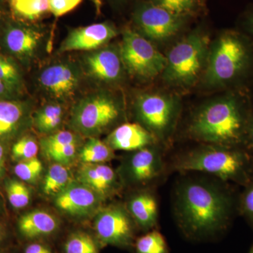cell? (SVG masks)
Returning a JSON list of instances; mask_svg holds the SVG:
<instances>
[{
    "label": "cell",
    "mask_w": 253,
    "mask_h": 253,
    "mask_svg": "<svg viewBox=\"0 0 253 253\" xmlns=\"http://www.w3.org/2000/svg\"><path fill=\"white\" fill-rule=\"evenodd\" d=\"M176 222L186 237L203 240L225 231L233 214V201L225 189L207 179H190L176 186Z\"/></svg>",
    "instance_id": "6da1fadb"
},
{
    "label": "cell",
    "mask_w": 253,
    "mask_h": 253,
    "mask_svg": "<svg viewBox=\"0 0 253 253\" xmlns=\"http://www.w3.org/2000/svg\"><path fill=\"white\" fill-rule=\"evenodd\" d=\"M251 120L244 103L231 95L205 105L195 115L189 130L207 144L239 148L249 137Z\"/></svg>",
    "instance_id": "7a4b0ae2"
},
{
    "label": "cell",
    "mask_w": 253,
    "mask_h": 253,
    "mask_svg": "<svg viewBox=\"0 0 253 253\" xmlns=\"http://www.w3.org/2000/svg\"><path fill=\"white\" fill-rule=\"evenodd\" d=\"M252 158L239 148L206 144L176 158L181 172L206 173L223 181L247 186L252 179Z\"/></svg>",
    "instance_id": "3957f363"
},
{
    "label": "cell",
    "mask_w": 253,
    "mask_h": 253,
    "mask_svg": "<svg viewBox=\"0 0 253 253\" xmlns=\"http://www.w3.org/2000/svg\"><path fill=\"white\" fill-rule=\"evenodd\" d=\"M253 54L249 43L237 32L221 35L211 49L205 81L211 86L231 84L249 71Z\"/></svg>",
    "instance_id": "277c9868"
},
{
    "label": "cell",
    "mask_w": 253,
    "mask_h": 253,
    "mask_svg": "<svg viewBox=\"0 0 253 253\" xmlns=\"http://www.w3.org/2000/svg\"><path fill=\"white\" fill-rule=\"evenodd\" d=\"M208 41L207 36L196 33L176 44L166 56L163 79L173 85L193 84L204 67Z\"/></svg>",
    "instance_id": "5b68a950"
},
{
    "label": "cell",
    "mask_w": 253,
    "mask_h": 253,
    "mask_svg": "<svg viewBox=\"0 0 253 253\" xmlns=\"http://www.w3.org/2000/svg\"><path fill=\"white\" fill-rule=\"evenodd\" d=\"M123 66L136 77L151 79L163 73L167 58L144 36L131 29L123 33L120 51Z\"/></svg>",
    "instance_id": "8992f818"
},
{
    "label": "cell",
    "mask_w": 253,
    "mask_h": 253,
    "mask_svg": "<svg viewBox=\"0 0 253 253\" xmlns=\"http://www.w3.org/2000/svg\"><path fill=\"white\" fill-rule=\"evenodd\" d=\"M121 110L111 96L102 93L86 96L75 107L72 126L85 135H96L117 121Z\"/></svg>",
    "instance_id": "52a82bcc"
},
{
    "label": "cell",
    "mask_w": 253,
    "mask_h": 253,
    "mask_svg": "<svg viewBox=\"0 0 253 253\" xmlns=\"http://www.w3.org/2000/svg\"><path fill=\"white\" fill-rule=\"evenodd\" d=\"M136 111L138 118L150 132L154 136L164 137L174 122L176 106L174 101L168 96L145 94L136 99Z\"/></svg>",
    "instance_id": "ba28073f"
},
{
    "label": "cell",
    "mask_w": 253,
    "mask_h": 253,
    "mask_svg": "<svg viewBox=\"0 0 253 253\" xmlns=\"http://www.w3.org/2000/svg\"><path fill=\"white\" fill-rule=\"evenodd\" d=\"M134 17L142 36L154 41L172 38L182 26L180 16L153 3L141 5L136 10Z\"/></svg>",
    "instance_id": "9c48e42d"
},
{
    "label": "cell",
    "mask_w": 253,
    "mask_h": 253,
    "mask_svg": "<svg viewBox=\"0 0 253 253\" xmlns=\"http://www.w3.org/2000/svg\"><path fill=\"white\" fill-rule=\"evenodd\" d=\"M95 229L98 238L105 244L126 246L132 241V222L126 211L120 207L101 211L96 217Z\"/></svg>",
    "instance_id": "30bf717a"
},
{
    "label": "cell",
    "mask_w": 253,
    "mask_h": 253,
    "mask_svg": "<svg viewBox=\"0 0 253 253\" xmlns=\"http://www.w3.org/2000/svg\"><path fill=\"white\" fill-rule=\"evenodd\" d=\"M116 28L109 23H94L70 32L60 51H91L99 49L117 36Z\"/></svg>",
    "instance_id": "8fae6325"
},
{
    "label": "cell",
    "mask_w": 253,
    "mask_h": 253,
    "mask_svg": "<svg viewBox=\"0 0 253 253\" xmlns=\"http://www.w3.org/2000/svg\"><path fill=\"white\" fill-rule=\"evenodd\" d=\"M39 81L42 87L51 96L65 99L74 94L79 84V76L71 65L56 63L41 73Z\"/></svg>",
    "instance_id": "7c38bea8"
},
{
    "label": "cell",
    "mask_w": 253,
    "mask_h": 253,
    "mask_svg": "<svg viewBox=\"0 0 253 253\" xmlns=\"http://www.w3.org/2000/svg\"><path fill=\"white\" fill-rule=\"evenodd\" d=\"M151 146L135 151L129 158L126 169L133 182L146 184L163 174V161L161 153Z\"/></svg>",
    "instance_id": "4fadbf2b"
},
{
    "label": "cell",
    "mask_w": 253,
    "mask_h": 253,
    "mask_svg": "<svg viewBox=\"0 0 253 253\" xmlns=\"http://www.w3.org/2000/svg\"><path fill=\"white\" fill-rule=\"evenodd\" d=\"M99 196L84 184H69L56 196L55 205L60 211L71 215H84L96 207Z\"/></svg>",
    "instance_id": "5bb4252c"
},
{
    "label": "cell",
    "mask_w": 253,
    "mask_h": 253,
    "mask_svg": "<svg viewBox=\"0 0 253 253\" xmlns=\"http://www.w3.org/2000/svg\"><path fill=\"white\" fill-rule=\"evenodd\" d=\"M123 66L120 52L113 48L96 49L85 58V66L89 76L106 83L118 81L121 78Z\"/></svg>",
    "instance_id": "9a60e30c"
},
{
    "label": "cell",
    "mask_w": 253,
    "mask_h": 253,
    "mask_svg": "<svg viewBox=\"0 0 253 253\" xmlns=\"http://www.w3.org/2000/svg\"><path fill=\"white\" fill-rule=\"evenodd\" d=\"M156 137L144 126L136 123H126L108 136L107 144L113 150L135 151L153 146Z\"/></svg>",
    "instance_id": "2e32d148"
},
{
    "label": "cell",
    "mask_w": 253,
    "mask_h": 253,
    "mask_svg": "<svg viewBox=\"0 0 253 253\" xmlns=\"http://www.w3.org/2000/svg\"><path fill=\"white\" fill-rule=\"evenodd\" d=\"M42 38V33L34 28L11 26L5 33L4 46L9 53L18 59H26L36 52Z\"/></svg>",
    "instance_id": "e0dca14e"
},
{
    "label": "cell",
    "mask_w": 253,
    "mask_h": 253,
    "mask_svg": "<svg viewBox=\"0 0 253 253\" xmlns=\"http://www.w3.org/2000/svg\"><path fill=\"white\" fill-rule=\"evenodd\" d=\"M41 145L46 158L56 163L66 165L76 157L78 139L71 131H59L42 138Z\"/></svg>",
    "instance_id": "ac0fdd59"
},
{
    "label": "cell",
    "mask_w": 253,
    "mask_h": 253,
    "mask_svg": "<svg viewBox=\"0 0 253 253\" xmlns=\"http://www.w3.org/2000/svg\"><path fill=\"white\" fill-rule=\"evenodd\" d=\"M78 179L99 196L109 194L116 186V173L112 168L99 163H84L78 172Z\"/></svg>",
    "instance_id": "d6986e66"
},
{
    "label": "cell",
    "mask_w": 253,
    "mask_h": 253,
    "mask_svg": "<svg viewBox=\"0 0 253 253\" xmlns=\"http://www.w3.org/2000/svg\"><path fill=\"white\" fill-rule=\"evenodd\" d=\"M58 228V221L50 213L34 211L21 216L18 221L20 234L28 239L49 235Z\"/></svg>",
    "instance_id": "ffe728a7"
},
{
    "label": "cell",
    "mask_w": 253,
    "mask_h": 253,
    "mask_svg": "<svg viewBox=\"0 0 253 253\" xmlns=\"http://www.w3.org/2000/svg\"><path fill=\"white\" fill-rule=\"evenodd\" d=\"M129 212L143 229H151L157 223L158 203L150 193L143 192L133 196L129 201Z\"/></svg>",
    "instance_id": "44dd1931"
},
{
    "label": "cell",
    "mask_w": 253,
    "mask_h": 253,
    "mask_svg": "<svg viewBox=\"0 0 253 253\" xmlns=\"http://www.w3.org/2000/svg\"><path fill=\"white\" fill-rule=\"evenodd\" d=\"M26 106L13 100H0V141L14 135L26 117Z\"/></svg>",
    "instance_id": "7402d4cb"
},
{
    "label": "cell",
    "mask_w": 253,
    "mask_h": 253,
    "mask_svg": "<svg viewBox=\"0 0 253 253\" xmlns=\"http://www.w3.org/2000/svg\"><path fill=\"white\" fill-rule=\"evenodd\" d=\"M10 9L16 17L36 21L49 11L48 0H9Z\"/></svg>",
    "instance_id": "603a6c76"
},
{
    "label": "cell",
    "mask_w": 253,
    "mask_h": 253,
    "mask_svg": "<svg viewBox=\"0 0 253 253\" xmlns=\"http://www.w3.org/2000/svg\"><path fill=\"white\" fill-rule=\"evenodd\" d=\"M63 116L62 106L58 104H49L38 110L34 118L37 129L42 133L56 130L61 125Z\"/></svg>",
    "instance_id": "cb8c5ba5"
},
{
    "label": "cell",
    "mask_w": 253,
    "mask_h": 253,
    "mask_svg": "<svg viewBox=\"0 0 253 253\" xmlns=\"http://www.w3.org/2000/svg\"><path fill=\"white\" fill-rule=\"evenodd\" d=\"M71 174L64 165L53 164L46 172L43 192L46 195H58L66 189L71 181Z\"/></svg>",
    "instance_id": "d4e9b609"
},
{
    "label": "cell",
    "mask_w": 253,
    "mask_h": 253,
    "mask_svg": "<svg viewBox=\"0 0 253 253\" xmlns=\"http://www.w3.org/2000/svg\"><path fill=\"white\" fill-rule=\"evenodd\" d=\"M80 157L84 163L99 164L113 157V149L106 143L93 137L83 146Z\"/></svg>",
    "instance_id": "484cf974"
},
{
    "label": "cell",
    "mask_w": 253,
    "mask_h": 253,
    "mask_svg": "<svg viewBox=\"0 0 253 253\" xmlns=\"http://www.w3.org/2000/svg\"><path fill=\"white\" fill-rule=\"evenodd\" d=\"M6 195L10 204L16 209H21L29 204L31 191L24 183L16 179H9L6 183Z\"/></svg>",
    "instance_id": "4316f807"
},
{
    "label": "cell",
    "mask_w": 253,
    "mask_h": 253,
    "mask_svg": "<svg viewBox=\"0 0 253 253\" xmlns=\"http://www.w3.org/2000/svg\"><path fill=\"white\" fill-rule=\"evenodd\" d=\"M136 251L137 253H168V247L162 234L154 231L136 241Z\"/></svg>",
    "instance_id": "83f0119b"
},
{
    "label": "cell",
    "mask_w": 253,
    "mask_h": 253,
    "mask_svg": "<svg viewBox=\"0 0 253 253\" xmlns=\"http://www.w3.org/2000/svg\"><path fill=\"white\" fill-rule=\"evenodd\" d=\"M65 253H99V250L90 236L78 232L68 238L65 244Z\"/></svg>",
    "instance_id": "f1b7e54d"
},
{
    "label": "cell",
    "mask_w": 253,
    "mask_h": 253,
    "mask_svg": "<svg viewBox=\"0 0 253 253\" xmlns=\"http://www.w3.org/2000/svg\"><path fill=\"white\" fill-rule=\"evenodd\" d=\"M0 81L11 89L21 86L22 78L16 63L13 60L0 54Z\"/></svg>",
    "instance_id": "f546056e"
},
{
    "label": "cell",
    "mask_w": 253,
    "mask_h": 253,
    "mask_svg": "<svg viewBox=\"0 0 253 253\" xmlns=\"http://www.w3.org/2000/svg\"><path fill=\"white\" fill-rule=\"evenodd\" d=\"M15 174L21 180L26 182H34L41 174L42 164L38 158L21 161L14 168Z\"/></svg>",
    "instance_id": "4dcf8cb0"
},
{
    "label": "cell",
    "mask_w": 253,
    "mask_h": 253,
    "mask_svg": "<svg viewBox=\"0 0 253 253\" xmlns=\"http://www.w3.org/2000/svg\"><path fill=\"white\" fill-rule=\"evenodd\" d=\"M38 144L31 136H23L16 141L11 150L13 159L21 162L36 158L38 153Z\"/></svg>",
    "instance_id": "1f68e13d"
},
{
    "label": "cell",
    "mask_w": 253,
    "mask_h": 253,
    "mask_svg": "<svg viewBox=\"0 0 253 253\" xmlns=\"http://www.w3.org/2000/svg\"><path fill=\"white\" fill-rule=\"evenodd\" d=\"M197 1L198 0H152L153 4L180 17L191 14L197 6Z\"/></svg>",
    "instance_id": "d6a6232c"
},
{
    "label": "cell",
    "mask_w": 253,
    "mask_h": 253,
    "mask_svg": "<svg viewBox=\"0 0 253 253\" xmlns=\"http://www.w3.org/2000/svg\"><path fill=\"white\" fill-rule=\"evenodd\" d=\"M83 0H48L49 11L56 17L71 12L81 4Z\"/></svg>",
    "instance_id": "836d02e7"
},
{
    "label": "cell",
    "mask_w": 253,
    "mask_h": 253,
    "mask_svg": "<svg viewBox=\"0 0 253 253\" xmlns=\"http://www.w3.org/2000/svg\"><path fill=\"white\" fill-rule=\"evenodd\" d=\"M241 212L253 224V180L246 186V189L241 198Z\"/></svg>",
    "instance_id": "e575fe53"
},
{
    "label": "cell",
    "mask_w": 253,
    "mask_h": 253,
    "mask_svg": "<svg viewBox=\"0 0 253 253\" xmlns=\"http://www.w3.org/2000/svg\"><path fill=\"white\" fill-rule=\"evenodd\" d=\"M24 253H51L49 248L41 244H32L25 249Z\"/></svg>",
    "instance_id": "d590c367"
},
{
    "label": "cell",
    "mask_w": 253,
    "mask_h": 253,
    "mask_svg": "<svg viewBox=\"0 0 253 253\" xmlns=\"http://www.w3.org/2000/svg\"><path fill=\"white\" fill-rule=\"evenodd\" d=\"M5 166V147L0 141V180L4 176Z\"/></svg>",
    "instance_id": "8d00e7d4"
},
{
    "label": "cell",
    "mask_w": 253,
    "mask_h": 253,
    "mask_svg": "<svg viewBox=\"0 0 253 253\" xmlns=\"http://www.w3.org/2000/svg\"><path fill=\"white\" fill-rule=\"evenodd\" d=\"M245 26H246L248 31H249L251 34L253 35V9L251 10V11L246 15Z\"/></svg>",
    "instance_id": "74e56055"
},
{
    "label": "cell",
    "mask_w": 253,
    "mask_h": 253,
    "mask_svg": "<svg viewBox=\"0 0 253 253\" xmlns=\"http://www.w3.org/2000/svg\"><path fill=\"white\" fill-rule=\"evenodd\" d=\"M248 140L250 141L251 143V149H252V161L253 163V118L251 120V125L249 126V137H248Z\"/></svg>",
    "instance_id": "f35d334b"
},
{
    "label": "cell",
    "mask_w": 253,
    "mask_h": 253,
    "mask_svg": "<svg viewBox=\"0 0 253 253\" xmlns=\"http://www.w3.org/2000/svg\"><path fill=\"white\" fill-rule=\"evenodd\" d=\"M5 236V231L3 226L0 224V246L2 244Z\"/></svg>",
    "instance_id": "ab89813d"
},
{
    "label": "cell",
    "mask_w": 253,
    "mask_h": 253,
    "mask_svg": "<svg viewBox=\"0 0 253 253\" xmlns=\"http://www.w3.org/2000/svg\"><path fill=\"white\" fill-rule=\"evenodd\" d=\"M249 253H253V246L252 249H251V251H250Z\"/></svg>",
    "instance_id": "60d3db41"
}]
</instances>
